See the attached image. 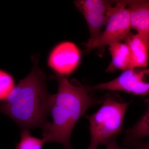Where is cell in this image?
Segmentation results:
<instances>
[{
	"instance_id": "obj_5",
	"label": "cell",
	"mask_w": 149,
	"mask_h": 149,
	"mask_svg": "<svg viewBox=\"0 0 149 149\" xmlns=\"http://www.w3.org/2000/svg\"><path fill=\"white\" fill-rule=\"evenodd\" d=\"M89 89L91 91H121L135 95L147 96L149 95V69H128L113 80L89 86Z\"/></svg>"
},
{
	"instance_id": "obj_9",
	"label": "cell",
	"mask_w": 149,
	"mask_h": 149,
	"mask_svg": "<svg viewBox=\"0 0 149 149\" xmlns=\"http://www.w3.org/2000/svg\"><path fill=\"white\" fill-rule=\"evenodd\" d=\"M109 47L112 61L107 71L113 72L119 69L123 71L131 69V56L127 44L121 42H115Z\"/></svg>"
},
{
	"instance_id": "obj_3",
	"label": "cell",
	"mask_w": 149,
	"mask_h": 149,
	"mask_svg": "<svg viewBox=\"0 0 149 149\" xmlns=\"http://www.w3.org/2000/svg\"><path fill=\"white\" fill-rule=\"evenodd\" d=\"M95 113L87 116L89 120L91 143L88 149H97L110 139L116 138L123 129L125 113L130 104L116 95L109 94Z\"/></svg>"
},
{
	"instance_id": "obj_6",
	"label": "cell",
	"mask_w": 149,
	"mask_h": 149,
	"mask_svg": "<svg viewBox=\"0 0 149 149\" xmlns=\"http://www.w3.org/2000/svg\"><path fill=\"white\" fill-rule=\"evenodd\" d=\"M81 59L80 49L74 43L62 42L52 49L48 59V65L56 75L66 77L79 65Z\"/></svg>"
},
{
	"instance_id": "obj_2",
	"label": "cell",
	"mask_w": 149,
	"mask_h": 149,
	"mask_svg": "<svg viewBox=\"0 0 149 149\" xmlns=\"http://www.w3.org/2000/svg\"><path fill=\"white\" fill-rule=\"evenodd\" d=\"M32 59L31 72L0 103V113L10 117L22 130L43 128L49 112L52 95L47 89L46 75L38 67V56H32Z\"/></svg>"
},
{
	"instance_id": "obj_11",
	"label": "cell",
	"mask_w": 149,
	"mask_h": 149,
	"mask_svg": "<svg viewBox=\"0 0 149 149\" xmlns=\"http://www.w3.org/2000/svg\"><path fill=\"white\" fill-rule=\"evenodd\" d=\"M88 24L90 38L85 46L89 45L96 41L101 35L102 30L106 24L108 14L97 12L82 13Z\"/></svg>"
},
{
	"instance_id": "obj_10",
	"label": "cell",
	"mask_w": 149,
	"mask_h": 149,
	"mask_svg": "<svg viewBox=\"0 0 149 149\" xmlns=\"http://www.w3.org/2000/svg\"><path fill=\"white\" fill-rule=\"evenodd\" d=\"M146 109L139 121L126 132L125 146L134 143L144 137L149 136V100L146 101Z\"/></svg>"
},
{
	"instance_id": "obj_13",
	"label": "cell",
	"mask_w": 149,
	"mask_h": 149,
	"mask_svg": "<svg viewBox=\"0 0 149 149\" xmlns=\"http://www.w3.org/2000/svg\"><path fill=\"white\" fill-rule=\"evenodd\" d=\"M45 143L43 139L33 137L30 135L29 130H23L19 143L17 145L16 149H42Z\"/></svg>"
},
{
	"instance_id": "obj_15",
	"label": "cell",
	"mask_w": 149,
	"mask_h": 149,
	"mask_svg": "<svg viewBox=\"0 0 149 149\" xmlns=\"http://www.w3.org/2000/svg\"><path fill=\"white\" fill-rule=\"evenodd\" d=\"M127 148L128 149H149V141L143 143L139 141L128 146Z\"/></svg>"
},
{
	"instance_id": "obj_14",
	"label": "cell",
	"mask_w": 149,
	"mask_h": 149,
	"mask_svg": "<svg viewBox=\"0 0 149 149\" xmlns=\"http://www.w3.org/2000/svg\"><path fill=\"white\" fill-rule=\"evenodd\" d=\"M15 87L13 77L8 72L0 69V101L5 100Z\"/></svg>"
},
{
	"instance_id": "obj_7",
	"label": "cell",
	"mask_w": 149,
	"mask_h": 149,
	"mask_svg": "<svg viewBox=\"0 0 149 149\" xmlns=\"http://www.w3.org/2000/svg\"><path fill=\"white\" fill-rule=\"evenodd\" d=\"M131 29L149 39V1H128Z\"/></svg>"
},
{
	"instance_id": "obj_8",
	"label": "cell",
	"mask_w": 149,
	"mask_h": 149,
	"mask_svg": "<svg viewBox=\"0 0 149 149\" xmlns=\"http://www.w3.org/2000/svg\"><path fill=\"white\" fill-rule=\"evenodd\" d=\"M124 40L130 51L131 69L147 67L149 58V39L139 34L129 33Z\"/></svg>"
},
{
	"instance_id": "obj_1",
	"label": "cell",
	"mask_w": 149,
	"mask_h": 149,
	"mask_svg": "<svg viewBox=\"0 0 149 149\" xmlns=\"http://www.w3.org/2000/svg\"><path fill=\"white\" fill-rule=\"evenodd\" d=\"M58 82L57 93L52 95L49 112L52 121L47 122L43 128L45 143L56 142L65 149H73L70 139L72 130L87 110L102 100L90 95L89 87L74 85L66 77L55 75Z\"/></svg>"
},
{
	"instance_id": "obj_16",
	"label": "cell",
	"mask_w": 149,
	"mask_h": 149,
	"mask_svg": "<svg viewBox=\"0 0 149 149\" xmlns=\"http://www.w3.org/2000/svg\"><path fill=\"white\" fill-rule=\"evenodd\" d=\"M104 145L106 149H128V148H123L120 146L116 141V138L110 139L107 141Z\"/></svg>"
},
{
	"instance_id": "obj_4",
	"label": "cell",
	"mask_w": 149,
	"mask_h": 149,
	"mask_svg": "<svg viewBox=\"0 0 149 149\" xmlns=\"http://www.w3.org/2000/svg\"><path fill=\"white\" fill-rule=\"evenodd\" d=\"M128 1H119L110 10L105 28L98 39L89 45L85 46V52L96 48H104L127 37L131 30Z\"/></svg>"
},
{
	"instance_id": "obj_12",
	"label": "cell",
	"mask_w": 149,
	"mask_h": 149,
	"mask_svg": "<svg viewBox=\"0 0 149 149\" xmlns=\"http://www.w3.org/2000/svg\"><path fill=\"white\" fill-rule=\"evenodd\" d=\"M74 4L81 13L97 12L108 14L114 4L109 1L104 0H78Z\"/></svg>"
}]
</instances>
